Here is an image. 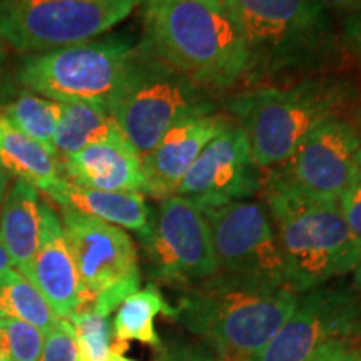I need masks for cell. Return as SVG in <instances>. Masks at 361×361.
<instances>
[{"mask_svg":"<svg viewBox=\"0 0 361 361\" xmlns=\"http://www.w3.org/2000/svg\"><path fill=\"white\" fill-rule=\"evenodd\" d=\"M246 51V89L340 72L346 52L318 0H223Z\"/></svg>","mask_w":361,"mask_h":361,"instance_id":"6da1fadb","label":"cell"},{"mask_svg":"<svg viewBox=\"0 0 361 361\" xmlns=\"http://www.w3.org/2000/svg\"><path fill=\"white\" fill-rule=\"evenodd\" d=\"M139 45L213 92L243 84L246 51L223 0H142Z\"/></svg>","mask_w":361,"mask_h":361,"instance_id":"7a4b0ae2","label":"cell"},{"mask_svg":"<svg viewBox=\"0 0 361 361\" xmlns=\"http://www.w3.org/2000/svg\"><path fill=\"white\" fill-rule=\"evenodd\" d=\"M288 286L216 273L186 288L174 316L221 361L255 360L296 306Z\"/></svg>","mask_w":361,"mask_h":361,"instance_id":"3957f363","label":"cell"},{"mask_svg":"<svg viewBox=\"0 0 361 361\" xmlns=\"http://www.w3.org/2000/svg\"><path fill=\"white\" fill-rule=\"evenodd\" d=\"M360 90L341 72L296 82L245 89L229 97L231 121L250 141L263 171L276 168L316 128L355 112Z\"/></svg>","mask_w":361,"mask_h":361,"instance_id":"277c9868","label":"cell"},{"mask_svg":"<svg viewBox=\"0 0 361 361\" xmlns=\"http://www.w3.org/2000/svg\"><path fill=\"white\" fill-rule=\"evenodd\" d=\"M263 204L273 219L284 264V281L296 295L353 273L361 245L338 201L314 200L264 179Z\"/></svg>","mask_w":361,"mask_h":361,"instance_id":"5b68a950","label":"cell"},{"mask_svg":"<svg viewBox=\"0 0 361 361\" xmlns=\"http://www.w3.org/2000/svg\"><path fill=\"white\" fill-rule=\"evenodd\" d=\"M219 94L201 87L142 45L109 112L128 142L147 154L174 126L197 116L218 114Z\"/></svg>","mask_w":361,"mask_h":361,"instance_id":"8992f818","label":"cell"},{"mask_svg":"<svg viewBox=\"0 0 361 361\" xmlns=\"http://www.w3.org/2000/svg\"><path fill=\"white\" fill-rule=\"evenodd\" d=\"M134 57L135 45L126 39H94L25 57L17 79L56 102H90L109 109Z\"/></svg>","mask_w":361,"mask_h":361,"instance_id":"52a82bcc","label":"cell"},{"mask_svg":"<svg viewBox=\"0 0 361 361\" xmlns=\"http://www.w3.org/2000/svg\"><path fill=\"white\" fill-rule=\"evenodd\" d=\"M135 6L137 0H0V34L34 56L97 39Z\"/></svg>","mask_w":361,"mask_h":361,"instance_id":"ba28073f","label":"cell"},{"mask_svg":"<svg viewBox=\"0 0 361 361\" xmlns=\"http://www.w3.org/2000/svg\"><path fill=\"white\" fill-rule=\"evenodd\" d=\"M62 229L80 281L99 314L109 316L139 291L137 250L123 228L92 216L62 209Z\"/></svg>","mask_w":361,"mask_h":361,"instance_id":"9c48e42d","label":"cell"},{"mask_svg":"<svg viewBox=\"0 0 361 361\" xmlns=\"http://www.w3.org/2000/svg\"><path fill=\"white\" fill-rule=\"evenodd\" d=\"M141 243L149 271L161 283L191 288L219 271L206 216L186 197L161 200Z\"/></svg>","mask_w":361,"mask_h":361,"instance_id":"30bf717a","label":"cell"},{"mask_svg":"<svg viewBox=\"0 0 361 361\" xmlns=\"http://www.w3.org/2000/svg\"><path fill=\"white\" fill-rule=\"evenodd\" d=\"M361 169V146L351 119L338 117L306 135L264 179L314 200L338 201Z\"/></svg>","mask_w":361,"mask_h":361,"instance_id":"8fae6325","label":"cell"},{"mask_svg":"<svg viewBox=\"0 0 361 361\" xmlns=\"http://www.w3.org/2000/svg\"><path fill=\"white\" fill-rule=\"evenodd\" d=\"M209 224L219 273L286 286L273 219L259 201H236L202 209Z\"/></svg>","mask_w":361,"mask_h":361,"instance_id":"7c38bea8","label":"cell"},{"mask_svg":"<svg viewBox=\"0 0 361 361\" xmlns=\"http://www.w3.org/2000/svg\"><path fill=\"white\" fill-rule=\"evenodd\" d=\"M361 338V298L336 286L298 295L296 306L255 361H306L333 340Z\"/></svg>","mask_w":361,"mask_h":361,"instance_id":"4fadbf2b","label":"cell"},{"mask_svg":"<svg viewBox=\"0 0 361 361\" xmlns=\"http://www.w3.org/2000/svg\"><path fill=\"white\" fill-rule=\"evenodd\" d=\"M263 176L246 134L233 123L202 149L176 196L186 197L201 209H211L261 192Z\"/></svg>","mask_w":361,"mask_h":361,"instance_id":"5bb4252c","label":"cell"},{"mask_svg":"<svg viewBox=\"0 0 361 361\" xmlns=\"http://www.w3.org/2000/svg\"><path fill=\"white\" fill-rule=\"evenodd\" d=\"M19 273L37 288L59 319H69L78 311L92 306L66 241L61 219L51 206H42L39 247L30 263L22 266Z\"/></svg>","mask_w":361,"mask_h":361,"instance_id":"9a60e30c","label":"cell"},{"mask_svg":"<svg viewBox=\"0 0 361 361\" xmlns=\"http://www.w3.org/2000/svg\"><path fill=\"white\" fill-rule=\"evenodd\" d=\"M233 121L221 114L197 116L174 126L147 154L142 156V194L166 200L174 196L180 180L216 135Z\"/></svg>","mask_w":361,"mask_h":361,"instance_id":"2e32d148","label":"cell"},{"mask_svg":"<svg viewBox=\"0 0 361 361\" xmlns=\"http://www.w3.org/2000/svg\"><path fill=\"white\" fill-rule=\"evenodd\" d=\"M66 179L79 186L112 192H142V157L123 133L97 141L61 161Z\"/></svg>","mask_w":361,"mask_h":361,"instance_id":"e0dca14e","label":"cell"},{"mask_svg":"<svg viewBox=\"0 0 361 361\" xmlns=\"http://www.w3.org/2000/svg\"><path fill=\"white\" fill-rule=\"evenodd\" d=\"M52 201L75 213L92 216L117 228L129 229L139 239L151 228L152 211L142 192H112L79 186L62 178L61 183L47 194Z\"/></svg>","mask_w":361,"mask_h":361,"instance_id":"ac0fdd59","label":"cell"},{"mask_svg":"<svg viewBox=\"0 0 361 361\" xmlns=\"http://www.w3.org/2000/svg\"><path fill=\"white\" fill-rule=\"evenodd\" d=\"M42 206L37 189L17 179L0 209V238L13 266L22 268L34 258L42 231Z\"/></svg>","mask_w":361,"mask_h":361,"instance_id":"d6986e66","label":"cell"},{"mask_svg":"<svg viewBox=\"0 0 361 361\" xmlns=\"http://www.w3.org/2000/svg\"><path fill=\"white\" fill-rule=\"evenodd\" d=\"M0 168L49 194L64 174L61 161L47 147L0 117Z\"/></svg>","mask_w":361,"mask_h":361,"instance_id":"ffe728a7","label":"cell"},{"mask_svg":"<svg viewBox=\"0 0 361 361\" xmlns=\"http://www.w3.org/2000/svg\"><path fill=\"white\" fill-rule=\"evenodd\" d=\"M116 133L119 128L107 107L90 102H61L54 151L62 161Z\"/></svg>","mask_w":361,"mask_h":361,"instance_id":"44dd1931","label":"cell"},{"mask_svg":"<svg viewBox=\"0 0 361 361\" xmlns=\"http://www.w3.org/2000/svg\"><path fill=\"white\" fill-rule=\"evenodd\" d=\"M159 314L173 318L174 306L164 300L162 293L154 284L135 291L126 298L117 308L114 318V338L119 341H141L146 345L161 348L162 343L157 335L154 322Z\"/></svg>","mask_w":361,"mask_h":361,"instance_id":"7402d4cb","label":"cell"},{"mask_svg":"<svg viewBox=\"0 0 361 361\" xmlns=\"http://www.w3.org/2000/svg\"><path fill=\"white\" fill-rule=\"evenodd\" d=\"M0 117L56 154L54 135L61 117V102L24 89L4 104Z\"/></svg>","mask_w":361,"mask_h":361,"instance_id":"603a6c76","label":"cell"},{"mask_svg":"<svg viewBox=\"0 0 361 361\" xmlns=\"http://www.w3.org/2000/svg\"><path fill=\"white\" fill-rule=\"evenodd\" d=\"M0 319H19L42 333L59 322L37 288L13 268L0 276Z\"/></svg>","mask_w":361,"mask_h":361,"instance_id":"cb8c5ba5","label":"cell"},{"mask_svg":"<svg viewBox=\"0 0 361 361\" xmlns=\"http://www.w3.org/2000/svg\"><path fill=\"white\" fill-rule=\"evenodd\" d=\"M67 322L74 329L79 361H112L114 360V333L109 316L99 314L92 308H84L71 316Z\"/></svg>","mask_w":361,"mask_h":361,"instance_id":"d4e9b609","label":"cell"},{"mask_svg":"<svg viewBox=\"0 0 361 361\" xmlns=\"http://www.w3.org/2000/svg\"><path fill=\"white\" fill-rule=\"evenodd\" d=\"M0 348L12 361H39L44 333L19 319H0Z\"/></svg>","mask_w":361,"mask_h":361,"instance_id":"484cf974","label":"cell"},{"mask_svg":"<svg viewBox=\"0 0 361 361\" xmlns=\"http://www.w3.org/2000/svg\"><path fill=\"white\" fill-rule=\"evenodd\" d=\"M39 361H79L74 329L67 319H59L44 333V348Z\"/></svg>","mask_w":361,"mask_h":361,"instance_id":"4316f807","label":"cell"},{"mask_svg":"<svg viewBox=\"0 0 361 361\" xmlns=\"http://www.w3.org/2000/svg\"><path fill=\"white\" fill-rule=\"evenodd\" d=\"M338 204H340L346 224L361 245V169L356 173L346 191L340 196Z\"/></svg>","mask_w":361,"mask_h":361,"instance_id":"83f0119b","label":"cell"},{"mask_svg":"<svg viewBox=\"0 0 361 361\" xmlns=\"http://www.w3.org/2000/svg\"><path fill=\"white\" fill-rule=\"evenodd\" d=\"M341 42L346 56L355 62L361 72V0L353 11L343 16Z\"/></svg>","mask_w":361,"mask_h":361,"instance_id":"f1b7e54d","label":"cell"},{"mask_svg":"<svg viewBox=\"0 0 361 361\" xmlns=\"http://www.w3.org/2000/svg\"><path fill=\"white\" fill-rule=\"evenodd\" d=\"M159 361H221L213 351L202 343L176 341L161 346Z\"/></svg>","mask_w":361,"mask_h":361,"instance_id":"f546056e","label":"cell"},{"mask_svg":"<svg viewBox=\"0 0 361 361\" xmlns=\"http://www.w3.org/2000/svg\"><path fill=\"white\" fill-rule=\"evenodd\" d=\"M356 350V340H333L316 350L306 361H353Z\"/></svg>","mask_w":361,"mask_h":361,"instance_id":"4dcf8cb0","label":"cell"},{"mask_svg":"<svg viewBox=\"0 0 361 361\" xmlns=\"http://www.w3.org/2000/svg\"><path fill=\"white\" fill-rule=\"evenodd\" d=\"M329 13H338V16H346L358 6L360 0H318Z\"/></svg>","mask_w":361,"mask_h":361,"instance_id":"1f68e13d","label":"cell"},{"mask_svg":"<svg viewBox=\"0 0 361 361\" xmlns=\"http://www.w3.org/2000/svg\"><path fill=\"white\" fill-rule=\"evenodd\" d=\"M12 266H13V263H12L11 256H8V252L6 250V245H4L2 238H0V276H2L6 271L12 269Z\"/></svg>","mask_w":361,"mask_h":361,"instance_id":"d6a6232c","label":"cell"},{"mask_svg":"<svg viewBox=\"0 0 361 361\" xmlns=\"http://www.w3.org/2000/svg\"><path fill=\"white\" fill-rule=\"evenodd\" d=\"M7 184H8V174H7V171H4L2 168H0V209H2L4 200H6Z\"/></svg>","mask_w":361,"mask_h":361,"instance_id":"836d02e7","label":"cell"},{"mask_svg":"<svg viewBox=\"0 0 361 361\" xmlns=\"http://www.w3.org/2000/svg\"><path fill=\"white\" fill-rule=\"evenodd\" d=\"M353 284H355L356 293H358V295H361V252H360L358 264H356V268L353 271Z\"/></svg>","mask_w":361,"mask_h":361,"instance_id":"e575fe53","label":"cell"},{"mask_svg":"<svg viewBox=\"0 0 361 361\" xmlns=\"http://www.w3.org/2000/svg\"><path fill=\"white\" fill-rule=\"evenodd\" d=\"M351 123L355 126V130L356 134H358V139H360V146H361V106H358L353 112V119H351Z\"/></svg>","mask_w":361,"mask_h":361,"instance_id":"d590c367","label":"cell"},{"mask_svg":"<svg viewBox=\"0 0 361 361\" xmlns=\"http://www.w3.org/2000/svg\"><path fill=\"white\" fill-rule=\"evenodd\" d=\"M7 61V49H6V39H4V35L0 34V71H2L4 64H6Z\"/></svg>","mask_w":361,"mask_h":361,"instance_id":"8d00e7d4","label":"cell"},{"mask_svg":"<svg viewBox=\"0 0 361 361\" xmlns=\"http://www.w3.org/2000/svg\"><path fill=\"white\" fill-rule=\"evenodd\" d=\"M112 361H135V360H130V358H126V356L124 355H114V360H112Z\"/></svg>","mask_w":361,"mask_h":361,"instance_id":"74e56055","label":"cell"},{"mask_svg":"<svg viewBox=\"0 0 361 361\" xmlns=\"http://www.w3.org/2000/svg\"><path fill=\"white\" fill-rule=\"evenodd\" d=\"M0 361H12L11 358H8V355L2 348H0Z\"/></svg>","mask_w":361,"mask_h":361,"instance_id":"f35d334b","label":"cell"},{"mask_svg":"<svg viewBox=\"0 0 361 361\" xmlns=\"http://www.w3.org/2000/svg\"><path fill=\"white\" fill-rule=\"evenodd\" d=\"M353 361H361V346H358V350H356V355H355Z\"/></svg>","mask_w":361,"mask_h":361,"instance_id":"ab89813d","label":"cell"},{"mask_svg":"<svg viewBox=\"0 0 361 361\" xmlns=\"http://www.w3.org/2000/svg\"><path fill=\"white\" fill-rule=\"evenodd\" d=\"M139 2H142V0H137V4H139Z\"/></svg>","mask_w":361,"mask_h":361,"instance_id":"60d3db41","label":"cell"},{"mask_svg":"<svg viewBox=\"0 0 361 361\" xmlns=\"http://www.w3.org/2000/svg\"><path fill=\"white\" fill-rule=\"evenodd\" d=\"M247 361H255V360H247Z\"/></svg>","mask_w":361,"mask_h":361,"instance_id":"b9f144b4","label":"cell"}]
</instances>
